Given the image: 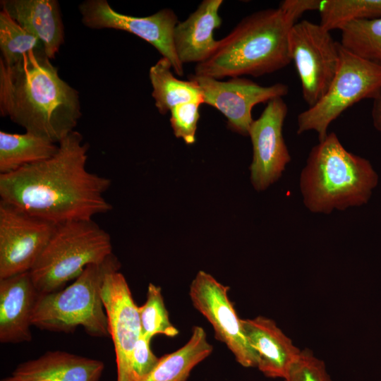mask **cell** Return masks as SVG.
Segmentation results:
<instances>
[{
    "mask_svg": "<svg viewBox=\"0 0 381 381\" xmlns=\"http://www.w3.org/2000/svg\"><path fill=\"white\" fill-rule=\"evenodd\" d=\"M319 11L320 24L330 32L355 20L380 18L381 0H325Z\"/></svg>",
    "mask_w": 381,
    "mask_h": 381,
    "instance_id": "24",
    "label": "cell"
},
{
    "mask_svg": "<svg viewBox=\"0 0 381 381\" xmlns=\"http://www.w3.org/2000/svg\"><path fill=\"white\" fill-rule=\"evenodd\" d=\"M202 104L190 102L179 104L170 111V123L174 134L187 145L196 140L197 125L200 118L199 107Z\"/></svg>",
    "mask_w": 381,
    "mask_h": 381,
    "instance_id": "27",
    "label": "cell"
},
{
    "mask_svg": "<svg viewBox=\"0 0 381 381\" xmlns=\"http://www.w3.org/2000/svg\"><path fill=\"white\" fill-rule=\"evenodd\" d=\"M229 286L212 275L199 271L190 284L189 295L193 306L212 325L217 339L224 343L243 367H257L258 355L245 336L233 303Z\"/></svg>",
    "mask_w": 381,
    "mask_h": 381,
    "instance_id": "12",
    "label": "cell"
},
{
    "mask_svg": "<svg viewBox=\"0 0 381 381\" xmlns=\"http://www.w3.org/2000/svg\"><path fill=\"white\" fill-rule=\"evenodd\" d=\"M59 145L42 137L0 131V174L13 172L26 165L53 157Z\"/></svg>",
    "mask_w": 381,
    "mask_h": 381,
    "instance_id": "21",
    "label": "cell"
},
{
    "mask_svg": "<svg viewBox=\"0 0 381 381\" xmlns=\"http://www.w3.org/2000/svg\"><path fill=\"white\" fill-rule=\"evenodd\" d=\"M289 47L303 100L313 107L326 93L337 71L339 42L320 24L303 20L291 28Z\"/></svg>",
    "mask_w": 381,
    "mask_h": 381,
    "instance_id": "8",
    "label": "cell"
},
{
    "mask_svg": "<svg viewBox=\"0 0 381 381\" xmlns=\"http://www.w3.org/2000/svg\"><path fill=\"white\" fill-rule=\"evenodd\" d=\"M101 297L114 346L117 381H131V354L142 334L139 306L134 302L128 284L119 271L106 275Z\"/></svg>",
    "mask_w": 381,
    "mask_h": 381,
    "instance_id": "14",
    "label": "cell"
},
{
    "mask_svg": "<svg viewBox=\"0 0 381 381\" xmlns=\"http://www.w3.org/2000/svg\"><path fill=\"white\" fill-rule=\"evenodd\" d=\"M39 295L30 272L0 279L1 343L31 341L30 328Z\"/></svg>",
    "mask_w": 381,
    "mask_h": 381,
    "instance_id": "15",
    "label": "cell"
},
{
    "mask_svg": "<svg viewBox=\"0 0 381 381\" xmlns=\"http://www.w3.org/2000/svg\"><path fill=\"white\" fill-rule=\"evenodd\" d=\"M373 100L371 109L373 124L375 128L381 134V87Z\"/></svg>",
    "mask_w": 381,
    "mask_h": 381,
    "instance_id": "31",
    "label": "cell"
},
{
    "mask_svg": "<svg viewBox=\"0 0 381 381\" xmlns=\"http://www.w3.org/2000/svg\"><path fill=\"white\" fill-rule=\"evenodd\" d=\"M5 12L22 28L37 37L44 53L54 59L64 43V28L56 0H1Z\"/></svg>",
    "mask_w": 381,
    "mask_h": 381,
    "instance_id": "18",
    "label": "cell"
},
{
    "mask_svg": "<svg viewBox=\"0 0 381 381\" xmlns=\"http://www.w3.org/2000/svg\"><path fill=\"white\" fill-rule=\"evenodd\" d=\"M212 350L204 329L195 326L184 346L159 358L155 368L138 381H186L193 368L206 358Z\"/></svg>",
    "mask_w": 381,
    "mask_h": 381,
    "instance_id": "20",
    "label": "cell"
},
{
    "mask_svg": "<svg viewBox=\"0 0 381 381\" xmlns=\"http://www.w3.org/2000/svg\"><path fill=\"white\" fill-rule=\"evenodd\" d=\"M83 140L75 130L51 158L0 174V201L56 225L111 211L104 198L111 179L86 169L89 145Z\"/></svg>",
    "mask_w": 381,
    "mask_h": 381,
    "instance_id": "1",
    "label": "cell"
},
{
    "mask_svg": "<svg viewBox=\"0 0 381 381\" xmlns=\"http://www.w3.org/2000/svg\"><path fill=\"white\" fill-rule=\"evenodd\" d=\"M339 54V68L326 93L298 115V135L313 131L319 142L323 140L329 125L344 111L363 99H373L380 89V66L351 53L340 43Z\"/></svg>",
    "mask_w": 381,
    "mask_h": 381,
    "instance_id": "7",
    "label": "cell"
},
{
    "mask_svg": "<svg viewBox=\"0 0 381 381\" xmlns=\"http://www.w3.org/2000/svg\"><path fill=\"white\" fill-rule=\"evenodd\" d=\"M0 115L59 143L75 131L82 113L78 91L44 52L33 50L11 66L0 59Z\"/></svg>",
    "mask_w": 381,
    "mask_h": 381,
    "instance_id": "2",
    "label": "cell"
},
{
    "mask_svg": "<svg viewBox=\"0 0 381 381\" xmlns=\"http://www.w3.org/2000/svg\"><path fill=\"white\" fill-rule=\"evenodd\" d=\"M142 334L148 339L156 334L175 337L179 330L171 323L162 289L152 283L147 287L145 303L138 307Z\"/></svg>",
    "mask_w": 381,
    "mask_h": 381,
    "instance_id": "26",
    "label": "cell"
},
{
    "mask_svg": "<svg viewBox=\"0 0 381 381\" xmlns=\"http://www.w3.org/2000/svg\"><path fill=\"white\" fill-rule=\"evenodd\" d=\"M378 181L370 161L348 151L331 132L311 149L299 186L309 211L329 214L367 204Z\"/></svg>",
    "mask_w": 381,
    "mask_h": 381,
    "instance_id": "4",
    "label": "cell"
},
{
    "mask_svg": "<svg viewBox=\"0 0 381 381\" xmlns=\"http://www.w3.org/2000/svg\"><path fill=\"white\" fill-rule=\"evenodd\" d=\"M245 336L258 355V369L270 377L284 378L301 351L267 318L241 320Z\"/></svg>",
    "mask_w": 381,
    "mask_h": 381,
    "instance_id": "17",
    "label": "cell"
},
{
    "mask_svg": "<svg viewBox=\"0 0 381 381\" xmlns=\"http://www.w3.org/2000/svg\"><path fill=\"white\" fill-rule=\"evenodd\" d=\"M1 60L8 66L18 62L30 51H42L44 46L34 35L28 32L5 12H0Z\"/></svg>",
    "mask_w": 381,
    "mask_h": 381,
    "instance_id": "25",
    "label": "cell"
},
{
    "mask_svg": "<svg viewBox=\"0 0 381 381\" xmlns=\"http://www.w3.org/2000/svg\"><path fill=\"white\" fill-rule=\"evenodd\" d=\"M150 341L141 334L133 347L131 361V381H138L146 376L159 361L150 348Z\"/></svg>",
    "mask_w": 381,
    "mask_h": 381,
    "instance_id": "29",
    "label": "cell"
},
{
    "mask_svg": "<svg viewBox=\"0 0 381 381\" xmlns=\"http://www.w3.org/2000/svg\"><path fill=\"white\" fill-rule=\"evenodd\" d=\"M1 381H23L20 379L12 375L2 379Z\"/></svg>",
    "mask_w": 381,
    "mask_h": 381,
    "instance_id": "32",
    "label": "cell"
},
{
    "mask_svg": "<svg viewBox=\"0 0 381 381\" xmlns=\"http://www.w3.org/2000/svg\"><path fill=\"white\" fill-rule=\"evenodd\" d=\"M104 368L99 360L50 351L20 363L12 375L23 381H99Z\"/></svg>",
    "mask_w": 381,
    "mask_h": 381,
    "instance_id": "19",
    "label": "cell"
},
{
    "mask_svg": "<svg viewBox=\"0 0 381 381\" xmlns=\"http://www.w3.org/2000/svg\"><path fill=\"white\" fill-rule=\"evenodd\" d=\"M223 3L222 0H204L185 20L176 25L174 44L183 65L200 64L215 50L218 40L214 38V31L222 24L219 11Z\"/></svg>",
    "mask_w": 381,
    "mask_h": 381,
    "instance_id": "16",
    "label": "cell"
},
{
    "mask_svg": "<svg viewBox=\"0 0 381 381\" xmlns=\"http://www.w3.org/2000/svg\"><path fill=\"white\" fill-rule=\"evenodd\" d=\"M120 268L121 262L112 253L101 262L87 265L68 287L40 294L32 325L40 329L65 333L82 326L92 337H109L101 289L106 275Z\"/></svg>",
    "mask_w": 381,
    "mask_h": 381,
    "instance_id": "5",
    "label": "cell"
},
{
    "mask_svg": "<svg viewBox=\"0 0 381 381\" xmlns=\"http://www.w3.org/2000/svg\"><path fill=\"white\" fill-rule=\"evenodd\" d=\"M287 113L288 106L282 97L272 99L249 128L253 147L250 181L258 191L265 190L276 182L291 162L283 137Z\"/></svg>",
    "mask_w": 381,
    "mask_h": 381,
    "instance_id": "13",
    "label": "cell"
},
{
    "mask_svg": "<svg viewBox=\"0 0 381 381\" xmlns=\"http://www.w3.org/2000/svg\"><path fill=\"white\" fill-rule=\"evenodd\" d=\"M189 80L198 86L203 103L212 106L227 119V127L234 133L248 135L253 121V108L289 92L286 84L277 83L268 86L260 85L243 77L231 78L226 81L190 75Z\"/></svg>",
    "mask_w": 381,
    "mask_h": 381,
    "instance_id": "11",
    "label": "cell"
},
{
    "mask_svg": "<svg viewBox=\"0 0 381 381\" xmlns=\"http://www.w3.org/2000/svg\"><path fill=\"white\" fill-rule=\"evenodd\" d=\"M294 24L279 7L247 16L218 40L209 59L196 64L194 75L260 77L286 67L291 62L289 33Z\"/></svg>",
    "mask_w": 381,
    "mask_h": 381,
    "instance_id": "3",
    "label": "cell"
},
{
    "mask_svg": "<svg viewBox=\"0 0 381 381\" xmlns=\"http://www.w3.org/2000/svg\"><path fill=\"white\" fill-rule=\"evenodd\" d=\"M56 226L0 201V279L30 272Z\"/></svg>",
    "mask_w": 381,
    "mask_h": 381,
    "instance_id": "10",
    "label": "cell"
},
{
    "mask_svg": "<svg viewBox=\"0 0 381 381\" xmlns=\"http://www.w3.org/2000/svg\"><path fill=\"white\" fill-rule=\"evenodd\" d=\"M83 25L92 29H116L132 33L152 44L170 61L174 72L183 74L174 44V31L179 22L174 11L164 8L157 13L136 17L114 10L106 0H87L78 6Z\"/></svg>",
    "mask_w": 381,
    "mask_h": 381,
    "instance_id": "9",
    "label": "cell"
},
{
    "mask_svg": "<svg viewBox=\"0 0 381 381\" xmlns=\"http://www.w3.org/2000/svg\"><path fill=\"white\" fill-rule=\"evenodd\" d=\"M340 30L344 49L381 66V17L355 20Z\"/></svg>",
    "mask_w": 381,
    "mask_h": 381,
    "instance_id": "23",
    "label": "cell"
},
{
    "mask_svg": "<svg viewBox=\"0 0 381 381\" xmlns=\"http://www.w3.org/2000/svg\"><path fill=\"white\" fill-rule=\"evenodd\" d=\"M322 2L320 0H284L279 3L278 7L289 19L296 23L305 12L319 11Z\"/></svg>",
    "mask_w": 381,
    "mask_h": 381,
    "instance_id": "30",
    "label": "cell"
},
{
    "mask_svg": "<svg viewBox=\"0 0 381 381\" xmlns=\"http://www.w3.org/2000/svg\"><path fill=\"white\" fill-rule=\"evenodd\" d=\"M284 379V381H331L324 363L309 350L301 352Z\"/></svg>",
    "mask_w": 381,
    "mask_h": 381,
    "instance_id": "28",
    "label": "cell"
},
{
    "mask_svg": "<svg viewBox=\"0 0 381 381\" xmlns=\"http://www.w3.org/2000/svg\"><path fill=\"white\" fill-rule=\"evenodd\" d=\"M112 253L109 234L92 219L59 224L30 276L40 294L54 292Z\"/></svg>",
    "mask_w": 381,
    "mask_h": 381,
    "instance_id": "6",
    "label": "cell"
},
{
    "mask_svg": "<svg viewBox=\"0 0 381 381\" xmlns=\"http://www.w3.org/2000/svg\"><path fill=\"white\" fill-rule=\"evenodd\" d=\"M171 69L170 61L162 56L149 71L152 87V96L158 111L164 115L174 107L183 103L198 102L204 104L198 85L191 80L176 78Z\"/></svg>",
    "mask_w": 381,
    "mask_h": 381,
    "instance_id": "22",
    "label": "cell"
}]
</instances>
